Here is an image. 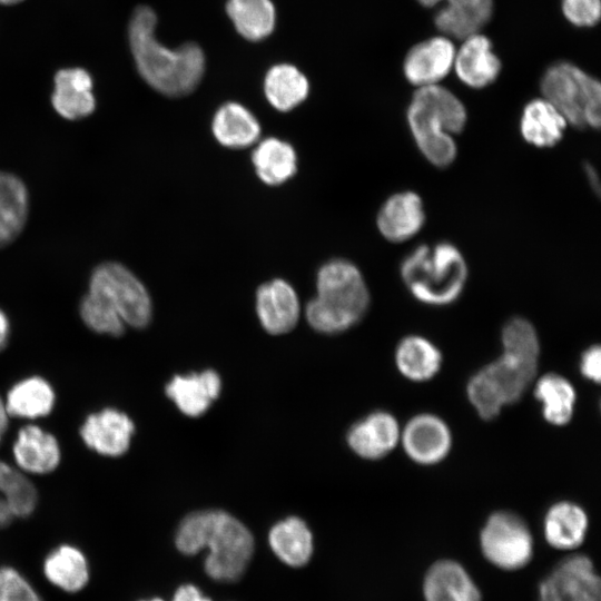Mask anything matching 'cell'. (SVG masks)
<instances>
[{
	"instance_id": "obj_29",
	"label": "cell",
	"mask_w": 601,
	"mask_h": 601,
	"mask_svg": "<svg viewBox=\"0 0 601 601\" xmlns=\"http://www.w3.org/2000/svg\"><path fill=\"white\" fill-rule=\"evenodd\" d=\"M42 569L51 584L69 593L81 591L90 578L86 555L70 544H61L51 550L43 560Z\"/></svg>"
},
{
	"instance_id": "obj_30",
	"label": "cell",
	"mask_w": 601,
	"mask_h": 601,
	"mask_svg": "<svg viewBox=\"0 0 601 601\" xmlns=\"http://www.w3.org/2000/svg\"><path fill=\"white\" fill-rule=\"evenodd\" d=\"M37 505V491L20 471L0 460V528L14 518L29 516Z\"/></svg>"
},
{
	"instance_id": "obj_5",
	"label": "cell",
	"mask_w": 601,
	"mask_h": 601,
	"mask_svg": "<svg viewBox=\"0 0 601 601\" xmlns=\"http://www.w3.org/2000/svg\"><path fill=\"white\" fill-rule=\"evenodd\" d=\"M400 272L416 300L437 307L459 299L469 275L464 256L449 242L417 246L404 257Z\"/></svg>"
},
{
	"instance_id": "obj_35",
	"label": "cell",
	"mask_w": 601,
	"mask_h": 601,
	"mask_svg": "<svg viewBox=\"0 0 601 601\" xmlns=\"http://www.w3.org/2000/svg\"><path fill=\"white\" fill-rule=\"evenodd\" d=\"M226 11L236 30L245 39L259 41L275 26V8L270 0H228Z\"/></svg>"
},
{
	"instance_id": "obj_17",
	"label": "cell",
	"mask_w": 601,
	"mask_h": 601,
	"mask_svg": "<svg viewBox=\"0 0 601 601\" xmlns=\"http://www.w3.org/2000/svg\"><path fill=\"white\" fill-rule=\"evenodd\" d=\"M134 431L128 415L115 408H105L86 418L80 436L98 454L120 456L129 449Z\"/></svg>"
},
{
	"instance_id": "obj_31",
	"label": "cell",
	"mask_w": 601,
	"mask_h": 601,
	"mask_svg": "<svg viewBox=\"0 0 601 601\" xmlns=\"http://www.w3.org/2000/svg\"><path fill=\"white\" fill-rule=\"evenodd\" d=\"M252 161L258 178L269 186L284 184L297 171L294 147L275 137L266 138L256 145Z\"/></svg>"
},
{
	"instance_id": "obj_1",
	"label": "cell",
	"mask_w": 601,
	"mask_h": 601,
	"mask_svg": "<svg viewBox=\"0 0 601 601\" xmlns=\"http://www.w3.org/2000/svg\"><path fill=\"white\" fill-rule=\"evenodd\" d=\"M177 550L195 555L204 549L206 574L217 582L230 583L245 573L254 554V536L231 514L220 510H203L186 515L175 536Z\"/></svg>"
},
{
	"instance_id": "obj_28",
	"label": "cell",
	"mask_w": 601,
	"mask_h": 601,
	"mask_svg": "<svg viewBox=\"0 0 601 601\" xmlns=\"http://www.w3.org/2000/svg\"><path fill=\"white\" fill-rule=\"evenodd\" d=\"M211 130L216 140L230 149L247 148L256 144L260 136V125L256 117L237 102H227L217 109Z\"/></svg>"
},
{
	"instance_id": "obj_9",
	"label": "cell",
	"mask_w": 601,
	"mask_h": 601,
	"mask_svg": "<svg viewBox=\"0 0 601 601\" xmlns=\"http://www.w3.org/2000/svg\"><path fill=\"white\" fill-rule=\"evenodd\" d=\"M533 536L528 523L509 510L489 515L480 532L484 558L501 570H520L533 555Z\"/></svg>"
},
{
	"instance_id": "obj_19",
	"label": "cell",
	"mask_w": 601,
	"mask_h": 601,
	"mask_svg": "<svg viewBox=\"0 0 601 601\" xmlns=\"http://www.w3.org/2000/svg\"><path fill=\"white\" fill-rule=\"evenodd\" d=\"M220 390V377L213 370L175 375L166 385L167 396L189 417L203 415L218 398Z\"/></svg>"
},
{
	"instance_id": "obj_33",
	"label": "cell",
	"mask_w": 601,
	"mask_h": 601,
	"mask_svg": "<svg viewBox=\"0 0 601 601\" xmlns=\"http://www.w3.org/2000/svg\"><path fill=\"white\" fill-rule=\"evenodd\" d=\"M55 404V392L43 378L32 376L14 384L4 406L9 416L38 418L48 415Z\"/></svg>"
},
{
	"instance_id": "obj_15",
	"label": "cell",
	"mask_w": 601,
	"mask_h": 601,
	"mask_svg": "<svg viewBox=\"0 0 601 601\" xmlns=\"http://www.w3.org/2000/svg\"><path fill=\"white\" fill-rule=\"evenodd\" d=\"M422 7L443 6L434 16L436 29L449 38L463 40L477 33L491 20L493 0H416Z\"/></svg>"
},
{
	"instance_id": "obj_7",
	"label": "cell",
	"mask_w": 601,
	"mask_h": 601,
	"mask_svg": "<svg viewBox=\"0 0 601 601\" xmlns=\"http://www.w3.org/2000/svg\"><path fill=\"white\" fill-rule=\"evenodd\" d=\"M544 99L577 128L598 129L601 124L600 81L570 61L546 68L540 81Z\"/></svg>"
},
{
	"instance_id": "obj_3",
	"label": "cell",
	"mask_w": 601,
	"mask_h": 601,
	"mask_svg": "<svg viewBox=\"0 0 601 601\" xmlns=\"http://www.w3.org/2000/svg\"><path fill=\"white\" fill-rule=\"evenodd\" d=\"M406 120L414 141L432 165L447 167L456 158L454 135L462 132L467 112L461 99L439 85L417 88L408 104Z\"/></svg>"
},
{
	"instance_id": "obj_22",
	"label": "cell",
	"mask_w": 601,
	"mask_h": 601,
	"mask_svg": "<svg viewBox=\"0 0 601 601\" xmlns=\"http://www.w3.org/2000/svg\"><path fill=\"white\" fill-rule=\"evenodd\" d=\"M51 102L56 111L66 119L78 120L91 115L96 107L92 78L81 68L59 70L55 76Z\"/></svg>"
},
{
	"instance_id": "obj_32",
	"label": "cell",
	"mask_w": 601,
	"mask_h": 601,
	"mask_svg": "<svg viewBox=\"0 0 601 601\" xmlns=\"http://www.w3.org/2000/svg\"><path fill=\"white\" fill-rule=\"evenodd\" d=\"M29 197L14 175L0 171V248L21 233L28 216Z\"/></svg>"
},
{
	"instance_id": "obj_44",
	"label": "cell",
	"mask_w": 601,
	"mask_h": 601,
	"mask_svg": "<svg viewBox=\"0 0 601 601\" xmlns=\"http://www.w3.org/2000/svg\"><path fill=\"white\" fill-rule=\"evenodd\" d=\"M19 1H22V0H0V3L12 4V3H17Z\"/></svg>"
},
{
	"instance_id": "obj_2",
	"label": "cell",
	"mask_w": 601,
	"mask_h": 601,
	"mask_svg": "<svg viewBox=\"0 0 601 601\" xmlns=\"http://www.w3.org/2000/svg\"><path fill=\"white\" fill-rule=\"evenodd\" d=\"M157 17L146 6L135 9L129 22V43L138 72L155 90L169 97L190 93L205 71V56L196 43L177 49L161 45L156 36Z\"/></svg>"
},
{
	"instance_id": "obj_16",
	"label": "cell",
	"mask_w": 601,
	"mask_h": 601,
	"mask_svg": "<svg viewBox=\"0 0 601 601\" xmlns=\"http://www.w3.org/2000/svg\"><path fill=\"white\" fill-rule=\"evenodd\" d=\"M453 69L465 86L482 89L497 79L502 63L493 51L492 41L477 32L463 39L455 51Z\"/></svg>"
},
{
	"instance_id": "obj_13",
	"label": "cell",
	"mask_w": 601,
	"mask_h": 601,
	"mask_svg": "<svg viewBox=\"0 0 601 601\" xmlns=\"http://www.w3.org/2000/svg\"><path fill=\"white\" fill-rule=\"evenodd\" d=\"M401 428L392 413L375 411L351 426L346 441L357 456L377 461L400 446Z\"/></svg>"
},
{
	"instance_id": "obj_25",
	"label": "cell",
	"mask_w": 601,
	"mask_h": 601,
	"mask_svg": "<svg viewBox=\"0 0 601 601\" xmlns=\"http://www.w3.org/2000/svg\"><path fill=\"white\" fill-rule=\"evenodd\" d=\"M13 456L20 471L45 474L60 462V447L56 437L36 425L22 427L13 444Z\"/></svg>"
},
{
	"instance_id": "obj_40",
	"label": "cell",
	"mask_w": 601,
	"mask_h": 601,
	"mask_svg": "<svg viewBox=\"0 0 601 601\" xmlns=\"http://www.w3.org/2000/svg\"><path fill=\"white\" fill-rule=\"evenodd\" d=\"M171 601H211V599L205 595L198 587L186 583L177 588Z\"/></svg>"
},
{
	"instance_id": "obj_37",
	"label": "cell",
	"mask_w": 601,
	"mask_h": 601,
	"mask_svg": "<svg viewBox=\"0 0 601 601\" xmlns=\"http://www.w3.org/2000/svg\"><path fill=\"white\" fill-rule=\"evenodd\" d=\"M0 601H43L41 595L17 569L0 566Z\"/></svg>"
},
{
	"instance_id": "obj_41",
	"label": "cell",
	"mask_w": 601,
	"mask_h": 601,
	"mask_svg": "<svg viewBox=\"0 0 601 601\" xmlns=\"http://www.w3.org/2000/svg\"><path fill=\"white\" fill-rule=\"evenodd\" d=\"M9 332H10L9 319L6 316V314L0 309V351L3 349V347L7 344Z\"/></svg>"
},
{
	"instance_id": "obj_10",
	"label": "cell",
	"mask_w": 601,
	"mask_h": 601,
	"mask_svg": "<svg viewBox=\"0 0 601 601\" xmlns=\"http://www.w3.org/2000/svg\"><path fill=\"white\" fill-rule=\"evenodd\" d=\"M539 601H601L600 578L591 559L572 554L559 562L541 581Z\"/></svg>"
},
{
	"instance_id": "obj_18",
	"label": "cell",
	"mask_w": 601,
	"mask_h": 601,
	"mask_svg": "<svg viewBox=\"0 0 601 601\" xmlns=\"http://www.w3.org/2000/svg\"><path fill=\"white\" fill-rule=\"evenodd\" d=\"M425 209L420 195L404 190L390 196L377 213L381 235L393 243L414 237L424 226Z\"/></svg>"
},
{
	"instance_id": "obj_21",
	"label": "cell",
	"mask_w": 601,
	"mask_h": 601,
	"mask_svg": "<svg viewBox=\"0 0 601 601\" xmlns=\"http://www.w3.org/2000/svg\"><path fill=\"white\" fill-rule=\"evenodd\" d=\"M425 601H481V592L467 571L456 561L432 564L423 582Z\"/></svg>"
},
{
	"instance_id": "obj_8",
	"label": "cell",
	"mask_w": 601,
	"mask_h": 601,
	"mask_svg": "<svg viewBox=\"0 0 601 601\" xmlns=\"http://www.w3.org/2000/svg\"><path fill=\"white\" fill-rule=\"evenodd\" d=\"M89 292L101 296L119 314L125 324L144 328L151 321L152 305L139 278L119 263L97 266L90 277Z\"/></svg>"
},
{
	"instance_id": "obj_11",
	"label": "cell",
	"mask_w": 601,
	"mask_h": 601,
	"mask_svg": "<svg viewBox=\"0 0 601 601\" xmlns=\"http://www.w3.org/2000/svg\"><path fill=\"white\" fill-rule=\"evenodd\" d=\"M400 446L413 463L433 466L451 453L452 430L444 418L434 413H417L402 426Z\"/></svg>"
},
{
	"instance_id": "obj_34",
	"label": "cell",
	"mask_w": 601,
	"mask_h": 601,
	"mask_svg": "<svg viewBox=\"0 0 601 601\" xmlns=\"http://www.w3.org/2000/svg\"><path fill=\"white\" fill-rule=\"evenodd\" d=\"M306 77L294 66L276 65L265 77L264 91L268 102L279 111H289L308 95Z\"/></svg>"
},
{
	"instance_id": "obj_36",
	"label": "cell",
	"mask_w": 601,
	"mask_h": 601,
	"mask_svg": "<svg viewBox=\"0 0 601 601\" xmlns=\"http://www.w3.org/2000/svg\"><path fill=\"white\" fill-rule=\"evenodd\" d=\"M80 316L83 323L100 334L119 336L126 324L115 308L101 296L88 292L80 303Z\"/></svg>"
},
{
	"instance_id": "obj_38",
	"label": "cell",
	"mask_w": 601,
	"mask_h": 601,
	"mask_svg": "<svg viewBox=\"0 0 601 601\" xmlns=\"http://www.w3.org/2000/svg\"><path fill=\"white\" fill-rule=\"evenodd\" d=\"M564 18L573 26L594 27L601 17V0H562Z\"/></svg>"
},
{
	"instance_id": "obj_14",
	"label": "cell",
	"mask_w": 601,
	"mask_h": 601,
	"mask_svg": "<svg viewBox=\"0 0 601 601\" xmlns=\"http://www.w3.org/2000/svg\"><path fill=\"white\" fill-rule=\"evenodd\" d=\"M256 313L267 333L282 335L290 332L300 313L296 290L282 278L262 284L256 292Z\"/></svg>"
},
{
	"instance_id": "obj_12",
	"label": "cell",
	"mask_w": 601,
	"mask_h": 601,
	"mask_svg": "<svg viewBox=\"0 0 601 601\" xmlns=\"http://www.w3.org/2000/svg\"><path fill=\"white\" fill-rule=\"evenodd\" d=\"M455 51L451 38L443 35L414 45L403 61L406 80L416 88L439 85L453 69Z\"/></svg>"
},
{
	"instance_id": "obj_39",
	"label": "cell",
	"mask_w": 601,
	"mask_h": 601,
	"mask_svg": "<svg viewBox=\"0 0 601 601\" xmlns=\"http://www.w3.org/2000/svg\"><path fill=\"white\" fill-rule=\"evenodd\" d=\"M580 374L589 382L601 381V347L598 344L587 347L579 359Z\"/></svg>"
},
{
	"instance_id": "obj_4",
	"label": "cell",
	"mask_w": 601,
	"mask_h": 601,
	"mask_svg": "<svg viewBox=\"0 0 601 601\" xmlns=\"http://www.w3.org/2000/svg\"><path fill=\"white\" fill-rule=\"evenodd\" d=\"M316 296L305 315L311 327L323 334H338L362 321L370 307V290L356 265L336 258L317 272Z\"/></svg>"
},
{
	"instance_id": "obj_23",
	"label": "cell",
	"mask_w": 601,
	"mask_h": 601,
	"mask_svg": "<svg viewBox=\"0 0 601 601\" xmlns=\"http://www.w3.org/2000/svg\"><path fill=\"white\" fill-rule=\"evenodd\" d=\"M397 372L412 383L433 380L443 365V354L437 345L423 335L411 334L397 343L394 353Z\"/></svg>"
},
{
	"instance_id": "obj_45",
	"label": "cell",
	"mask_w": 601,
	"mask_h": 601,
	"mask_svg": "<svg viewBox=\"0 0 601 601\" xmlns=\"http://www.w3.org/2000/svg\"><path fill=\"white\" fill-rule=\"evenodd\" d=\"M139 601H164V600L160 599V598H151V599H144V600H139Z\"/></svg>"
},
{
	"instance_id": "obj_6",
	"label": "cell",
	"mask_w": 601,
	"mask_h": 601,
	"mask_svg": "<svg viewBox=\"0 0 601 601\" xmlns=\"http://www.w3.org/2000/svg\"><path fill=\"white\" fill-rule=\"evenodd\" d=\"M540 356L502 347L501 354L467 381L466 396L484 421L519 402L538 377Z\"/></svg>"
},
{
	"instance_id": "obj_43",
	"label": "cell",
	"mask_w": 601,
	"mask_h": 601,
	"mask_svg": "<svg viewBox=\"0 0 601 601\" xmlns=\"http://www.w3.org/2000/svg\"><path fill=\"white\" fill-rule=\"evenodd\" d=\"M585 169H587L588 178H589V180L591 183V186L598 190L599 189V181L597 179L598 176L595 174L594 168L592 166H587Z\"/></svg>"
},
{
	"instance_id": "obj_24",
	"label": "cell",
	"mask_w": 601,
	"mask_h": 601,
	"mask_svg": "<svg viewBox=\"0 0 601 601\" xmlns=\"http://www.w3.org/2000/svg\"><path fill=\"white\" fill-rule=\"evenodd\" d=\"M532 388L546 423L562 427L572 421L578 395L569 378L559 373L549 372L538 376Z\"/></svg>"
},
{
	"instance_id": "obj_26",
	"label": "cell",
	"mask_w": 601,
	"mask_h": 601,
	"mask_svg": "<svg viewBox=\"0 0 601 601\" xmlns=\"http://www.w3.org/2000/svg\"><path fill=\"white\" fill-rule=\"evenodd\" d=\"M566 119L546 99L534 98L523 108L520 119L522 138L538 148H550L561 141Z\"/></svg>"
},
{
	"instance_id": "obj_20",
	"label": "cell",
	"mask_w": 601,
	"mask_h": 601,
	"mask_svg": "<svg viewBox=\"0 0 601 601\" xmlns=\"http://www.w3.org/2000/svg\"><path fill=\"white\" fill-rule=\"evenodd\" d=\"M589 518L585 510L570 500L549 506L543 518V535L549 545L563 551L579 548L587 536Z\"/></svg>"
},
{
	"instance_id": "obj_27",
	"label": "cell",
	"mask_w": 601,
	"mask_h": 601,
	"mask_svg": "<svg viewBox=\"0 0 601 601\" xmlns=\"http://www.w3.org/2000/svg\"><path fill=\"white\" fill-rule=\"evenodd\" d=\"M268 544L274 554L286 565L300 568L308 563L314 551L313 534L297 516L275 523L268 532Z\"/></svg>"
},
{
	"instance_id": "obj_42",
	"label": "cell",
	"mask_w": 601,
	"mask_h": 601,
	"mask_svg": "<svg viewBox=\"0 0 601 601\" xmlns=\"http://www.w3.org/2000/svg\"><path fill=\"white\" fill-rule=\"evenodd\" d=\"M9 415L7 413L4 401L0 397V441L8 427Z\"/></svg>"
}]
</instances>
